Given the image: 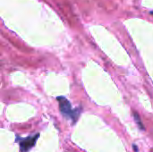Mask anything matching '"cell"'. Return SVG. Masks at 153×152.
Segmentation results:
<instances>
[{
	"label": "cell",
	"mask_w": 153,
	"mask_h": 152,
	"mask_svg": "<svg viewBox=\"0 0 153 152\" xmlns=\"http://www.w3.org/2000/svg\"><path fill=\"white\" fill-rule=\"evenodd\" d=\"M56 99H57V101L59 103V109H60L61 113L65 116H67V117H69L71 119H74L75 121L77 119L79 114H80L79 110L78 109L74 110L72 108V106H71L70 102L65 97H58Z\"/></svg>",
	"instance_id": "cell-1"
},
{
	"label": "cell",
	"mask_w": 153,
	"mask_h": 152,
	"mask_svg": "<svg viewBox=\"0 0 153 152\" xmlns=\"http://www.w3.org/2000/svg\"><path fill=\"white\" fill-rule=\"evenodd\" d=\"M39 137V134H34L31 136H29L27 138H22L19 141L20 143V151L21 152H28L35 144L36 142L38 140V138Z\"/></svg>",
	"instance_id": "cell-2"
},
{
	"label": "cell",
	"mask_w": 153,
	"mask_h": 152,
	"mask_svg": "<svg viewBox=\"0 0 153 152\" xmlns=\"http://www.w3.org/2000/svg\"><path fill=\"white\" fill-rule=\"evenodd\" d=\"M134 118H135V121L137 122V124H138V125H139V127L141 128V129H144V126L143 125V124L141 123V120H140V117H139V115L137 114V113H134Z\"/></svg>",
	"instance_id": "cell-3"
}]
</instances>
